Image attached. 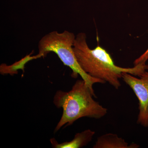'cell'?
Segmentation results:
<instances>
[{"label": "cell", "instance_id": "2", "mask_svg": "<svg viewBox=\"0 0 148 148\" xmlns=\"http://www.w3.org/2000/svg\"><path fill=\"white\" fill-rule=\"evenodd\" d=\"M96 97L83 79L77 80L68 92L59 90L53 97V104L57 108L63 109V114L54 132L61 127L72 125L83 117L100 119L106 115L108 110L93 97Z\"/></svg>", "mask_w": 148, "mask_h": 148}, {"label": "cell", "instance_id": "4", "mask_svg": "<svg viewBox=\"0 0 148 148\" xmlns=\"http://www.w3.org/2000/svg\"><path fill=\"white\" fill-rule=\"evenodd\" d=\"M122 79L133 90L139 101L137 123L143 127H148V72L146 71L138 77L124 73Z\"/></svg>", "mask_w": 148, "mask_h": 148}, {"label": "cell", "instance_id": "3", "mask_svg": "<svg viewBox=\"0 0 148 148\" xmlns=\"http://www.w3.org/2000/svg\"><path fill=\"white\" fill-rule=\"evenodd\" d=\"M75 37L73 33L67 31L61 33L57 31L49 33L40 40L38 45V53L34 56V59L45 57L49 52H54L64 65L71 69L74 77L79 75L88 86L94 92L93 85L96 83L104 84L106 83L102 80L90 76L84 71L79 66L73 49Z\"/></svg>", "mask_w": 148, "mask_h": 148}, {"label": "cell", "instance_id": "6", "mask_svg": "<svg viewBox=\"0 0 148 148\" xmlns=\"http://www.w3.org/2000/svg\"><path fill=\"white\" fill-rule=\"evenodd\" d=\"M95 131L90 129L86 130L77 133L73 140L69 142L59 143L54 138L50 140L51 146L54 148H80L87 145L92 141L95 135Z\"/></svg>", "mask_w": 148, "mask_h": 148}, {"label": "cell", "instance_id": "5", "mask_svg": "<svg viewBox=\"0 0 148 148\" xmlns=\"http://www.w3.org/2000/svg\"><path fill=\"white\" fill-rule=\"evenodd\" d=\"M140 146L135 143L129 144L124 139L114 133H106L97 138L93 148H138Z\"/></svg>", "mask_w": 148, "mask_h": 148}, {"label": "cell", "instance_id": "7", "mask_svg": "<svg viewBox=\"0 0 148 148\" xmlns=\"http://www.w3.org/2000/svg\"><path fill=\"white\" fill-rule=\"evenodd\" d=\"M148 60V48L144 53H143L138 58L134 61V66H137L140 64H146Z\"/></svg>", "mask_w": 148, "mask_h": 148}, {"label": "cell", "instance_id": "1", "mask_svg": "<svg viewBox=\"0 0 148 148\" xmlns=\"http://www.w3.org/2000/svg\"><path fill=\"white\" fill-rule=\"evenodd\" d=\"M73 49L84 71L92 77L108 83L116 89L121 86L120 79L123 73L139 77L148 70L146 64H138L132 68L116 66L110 54L102 47L98 45L93 49H90L86 42V35L82 32L76 36Z\"/></svg>", "mask_w": 148, "mask_h": 148}]
</instances>
